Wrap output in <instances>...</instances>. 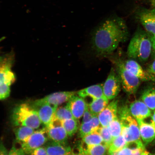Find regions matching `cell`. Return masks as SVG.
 I'll use <instances>...</instances> for the list:
<instances>
[{"label":"cell","instance_id":"obj_1","mask_svg":"<svg viewBox=\"0 0 155 155\" xmlns=\"http://www.w3.org/2000/svg\"><path fill=\"white\" fill-rule=\"evenodd\" d=\"M129 35L125 21L112 13L96 27L92 37V47L98 55L113 53L120 43L126 41Z\"/></svg>","mask_w":155,"mask_h":155},{"label":"cell","instance_id":"obj_2","mask_svg":"<svg viewBox=\"0 0 155 155\" xmlns=\"http://www.w3.org/2000/svg\"><path fill=\"white\" fill-rule=\"evenodd\" d=\"M152 50V36L139 27L128 46V57L140 62L145 63L148 61Z\"/></svg>","mask_w":155,"mask_h":155},{"label":"cell","instance_id":"obj_3","mask_svg":"<svg viewBox=\"0 0 155 155\" xmlns=\"http://www.w3.org/2000/svg\"><path fill=\"white\" fill-rule=\"evenodd\" d=\"M11 120L15 127L26 126L35 130L38 129L41 124L36 110L28 103L19 104L13 108Z\"/></svg>","mask_w":155,"mask_h":155},{"label":"cell","instance_id":"obj_4","mask_svg":"<svg viewBox=\"0 0 155 155\" xmlns=\"http://www.w3.org/2000/svg\"><path fill=\"white\" fill-rule=\"evenodd\" d=\"M117 116L121 124V135L127 143L142 140L138 123L131 115L129 108L126 106L118 108Z\"/></svg>","mask_w":155,"mask_h":155},{"label":"cell","instance_id":"obj_5","mask_svg":"<svg viewBox=\"0 0 155 155\" xmlns=\"http://www.w3.org/2000/svg\"><path fill=\"white\" fill-rule=\"evenodd\" d=\"M113 61L123 91L129 95L135 94L140 86L141 81L126 68L124 62L120 58Z\"/></svg>","mask_w":155,"mask_h":155},{"label":"cell","instance_id":"obj_6","mask_svg":"<svg viewBox=\"0 0 155 155\" xmlns=\"http://www.w3.org/2000/svg\"><path fill=\"white\" fill-rule=\"evenodd\" d=\"M14 61L13 52L2 55L0 58V85L6 84L11 86L15 82V75L12 71Z\"/></svg>","mask_w":155,"mask_h":155},{"label":"cell","instance_id":"obj_7","mask_svg":"<svg viewBox=\"0 0 155 155\" xmlns=\"http://www.w3.org/2000/svg\"><path fill=\"white\" fill-rule=\"evenodd\" d=\"M134 14L136 19L144 30L151 36H155V8L148 9L139 7L136 9Z\"/></svg>","mask_w":155,"mask_h":155},{"label":"cell","instance_id":"obj_8","mask_svg":"<svg viewBox=\"0 0 155 155\" xmlns=\"http://www.w3.org/2000/svg\"><path fill=\"white\" fill-rule=\"evenodd\" d=\"M74 91H63L53 93L44 97L34 101L30 104L34 108L38 107L45 104L54 106H59L67 103L74 96L76 95Z\"/></svg>","mask_w":155,"mask_h":155},{"label":"cell","instance_id":"obj_9","mask_svg":"<svg viewBox=\"0 0 155 155\" xmlns=\"http://www.w3.org/2000/svg\"><path fill=\"white\" fill-rule=\"evenodd\" d=\"M49 140L46 129L44 127L35 131L27 140L21 144V146L28 155L36 149L44 146Z\"/></svg>","mask_w":155,"mask_h":155},{"label":"cell","instance_id":"obj_10","mask_svg":"<svg viewBox=\"0 0 155 155\" xmlns=\"http://www.w3.org/2000/svg\"><path fill=\"white\" fill-rule=\"evenodd\" d=\"M121 87L119 75L116 69L112 68L103 87L104 96L108 100L114 99L120 91Z\"/></svg>","mask_w":155,"mask_h":155},{"label":"cell","instance_id":"obj_11","mask_svg":"<svg viewBox=\"0 0 155 155\" xmlns=\"http://www.w3.org/2000/svg\"><path fill=\"white\" fill-rule=\"evenodd\" d=\"M46 129L50 140L67 144L68 136L62 125V121L54 118L52 123Z\"/></svg>","mask_w":155,"mask_h":155},{"label":"cell","instance_id":"obj_12","mask_svg":"<svg viewBox=\"0 0 155 155\" xmlns=\"http://www.w3.org/2000/svg\"><path fill=\"white\" fill-rule=\"evenodd\" d=\"M137 121L141 140L145 146L152 142L155 139V124L153 120L152 116Z\"/></svg>","mask_w":155,"mask_h":155},{"label":"cell","instance_id":"obj_13","mask_svg":"<svg viewBox=\"0 0 155 155\" xmlns=\"http://www.w3.org/2000/svg\"><path fill=\"white\" fill-rule=\"evenodd\" d=\"M125 67L127 69L134 74L141 81L155 83V77L149 73L146 70L143 68L137 61L129 59L124 61Z\"/></svg>","mask_w":155,"mask_h":155},{"label":"cell","instance_id":"obj_14","mask_svg":"<svg viewBox=\"0 0 155 155\" xmlns=\"http://www.w3.org/2000/svg\"><path fill=\"white\" fill-rule=\"evenodd\" d=\"M117 100H114L98 116L102 127H107L117 117Z\"/></svg>","mask_w":155,"mask_h":155},{"label":"cell","instance_id":"obj_15","mask_svg":"<svg viewBox=\"0 0 155 155\" xmlns=\"http://www.w3.org/2000/svg\"><path fill=\"white\" fill-rule=\"evenodd\" d=\"M129 111L137 121L142 120L152 116L151 110L142 100H137L130 104Z\"/></svg>","mask_w":155,"mask_h":155},{"label":"cell","instance_id":"obj_16","mask_svg":"<svg viewBox=\"0 0 155 155\" xmlns=\"http://www.w3.org/2000/svg\"><path fill=\"white\" fill-rule=\"evenodd\" d=\"M58 106L45 104L35 108L37 111L39 118L41 124L47 127L53 121L55 112Z\"/></svg>","mask_w":155,"mask_h":155},{"label":"cell","instance_id":"obj_17","mask_svg":"<svg viewBox=\"0 0 155 155\" xmlns=\"http://www.w3.org/2000/svg\"><path fill=\"white\" fill-rule=\"evenodd\" d=\"M75 119L79 120L82 117L87 104L84 99L75 95L67 103Z\"/></svg>","mask_w":155,"mask_h":155},{"label":"cell","instance_id":"obj_18","mask_svg":"<svg viewBox=\"0 0 155 155\" xmlns=\"http://www.w3.org/2000/svg\"><path fill=\"white\" fill-rule=\"evenodd\" d=\"M48 155H71L72 150L67 144L50 140L45 145Z\"/></svg>","mask_w":155,"mask_h":155},{"label":"cell","instance_id":"obj_19","mask_svg":"<svg viewBox=\"0 0 155 155\" xmlns=\"http://www.w3.org/2000/svg\"><path fill=\"white\" fill-rule=\"evenodd\" d=\"M103 84H98L87 87L78 92V96L85 99L90 98L93 100L105 96L103 91Z\"/></svg>","mask_w":155,"mask_h":155},{"label":"cell","instance_id":"obj_20","mask_svg":"<svg viewBox=\"0 0 155 155\" xmlns=\"http://www.w3.org/2000/svg\"><path fill=\"white\" fill-rule=\"evenodd\" d=\"M101 127L98 116H95L90 121L81 124L79 129V137L82 138L85 136L98 131Z\"/></svg>","mask_w":155,"mask_h":155},{"label":"cell","instance_id":"obj_21","mask_svg":"<svg viewBox=\"0 0 155 155\" xmlns=\"http://www.w3.org/2000/svg\"><path fill=\"white\" fill-rule=\"evenodd\" d=\"M142 140L127 143V145L118 152V155H141L145 150Z\"/></svg>","mask_w":155,"mask_h":155},{"label":"cell","instance_id":"obj_22","mask_svg":"<svg viewBox=\"0 0 155 155\" xmlns=\"http://www.w3.org/2000/svg\"><path fill=\"white\" fill-rule=\"evenodd\" d=\"M108 98L105 96L93 100L88 104L89 109L94 116H98L106 107L109 102Z\"/></svg>","mask_w":155,"mask_h":155},{"label":"cell","instance_id":"obj_23","mask_svg":"<svg viewBox=\"0 0 155 155\" xmlns=\"http://www.w3.org/2000/svg\"><path fill=\"white\" fill-rule=\"evenodd\" d=\"M79 148L85 155H106L108 152V148L103 144L90 145L83 147L80 144Z\"/></svg>","mask_w":155,"mask_h":155},{"label":"cell","instance_id":"obj_24","mask_svg":"<svg viewBox=\"0 0 155 155\" xmlns=\"http://www.w3.org/2000/svg\"><path fill=\"white\" fill-rule=\"evenodd\" d=\"M35 131L32 128L26 126H19L14 129L15 139L17 142L21 143L26 141Z\"/></svg>","mask_w":155,"mask_h":155},{"label":"cell","instance_id":"obj_25","mask_svg":"<svg viewBox=\"0 0 155 155\" xmlns=\"http://www.w3.org/2000/svg\"><path fill=\"white\" fill-rule=\"evenodd\" d=\"M141 97V100L151 110L155 109V87H147L143 91Z\"/></svg>","mask_w":155,"mask_h":155},{"label":"cell","instance_id":"obj_26","mask_svg":"<svg viewBox=\"0 0 155 155\" xmlns=\"http://www.w3.org/2000/svg\"><path fill=\"white\" fill-rule=\"evenodd\" d=\"M103 144V139L98 131L90 134L82 138L80 144L83 147Z\"/></svg>","mask_w":155,"mask_h":155},{"label":"cell","instance_id":"obj_27","mask_svg":"<svg viewBox=\"0 0 155 155\" xmlns=\"http://www.w3.org/2000/svg\"><path fill=\"white\" fill-rule=\"evenodd\" d=\"M62 125L69 137H72L76 133L80 127L79 120L75 118L62 121Z\"/></svg>","mask_w":155,"mask_h":155},{"label":"cell","instance_id":"obj_28","mask_svg":"<svg viewBox=\"0 0 155 155\" xmlns=\"http://www.w3.org/2000/svg\"><path fill=\"white\" fill-rule=\"evenodd\" d=\"M54 119L61 121L74 118L67 104L64 106L58 107L55 112Z\"/></svg>","mask_w":155,"mask_h":155},{"label":"cell","instance_id":"obj_29","mask_svg":"<svg viewBox=\"0 0 155 155\" xmlns=\"http://www.w3.org/2000/svg\"><path fill=\"white\" fill-rule=\"evenodd\" d=\"M127 142L123 135L115 137L108 149V152H119L127 145Z\"/></svg>","mask_w":155,"mask_h":155},{"label":"cell","instance_id":"obj_30","mask_svg":"<svg viewBox=\"0 0 155 155\" xmlns=\"http://www.w3.org/2000/svg\"><path fill=\"white\" fill-rule=\"evenodd\" d=\"M107 127L114 138L121 135L122 125L118 116Z\"/></svg>","mask_w":155,"mask_h":155},{"label":"cell","instance_id":"obj_31","mask_svg":"<svg viewBox=\"0 0 155 155\" xmlns=\"http://www.w3.org/2000/svg\"><path fill=\"white\" fill-rule=\"evenodd\" d=\"M98 132L103 139V144L105 145L108 149L114 138L110 133L108 127L101 126L99 129Z\"/></svg>","mask_w":155,"mask_h":155},{"label":"cell","instance_id":"obj_32","mask_svg":"<svg viewBox=\"0 0 155 155\" xmlns=\"http://www.w3.org/2000/svg\"><path fill=\"white\" fill-rule=\"evenodd\" d=\"M10 86L6 84L0 85V100L5 99L10 96Z\"/></svg>","mask_w":155,"mask_h":155},{"label":"cell","instance_id":"obj_33","mask_svg":"<svg viewBox=\"0 0 155 155\" xmlns=\"http://www.w3.org/2000/svg\"><path fill=\"white\" fill-rule=\"evenodd\" d=\"M26 153L23 150L22 147H16L15 144L13 145L9 151L8 155H26Z\"/></svg>","mask_w":155,"mask_h":155},{"label":"cell","instance_id":"obj_34","mask_svg":"<svg viewBox=\"0 0 155 155\" xmlns=\"http://www.w3.org/2000/svg\"><path fill=\"white\" fill-rule=\"evenodd\" d=\"M94 115L89 109L88 104L83 114L82 123H86L91 120L94 117Z\"/></svg>","mask_w":155,"mask_h":155},{"label":"cell","instance_id":"obj_35","mask_svg":"<svg viewBox=\"0 0 155 155\" xmlns=\"http://www.w3.org/2000/svg\"><path fill=\"white\" fill-rule=\"evenodd\" d=\"M28 155H48V154L44 146L36 149Z\"/></svg>","mask_w":155,"mask_h":155},{"label":"cell","instance_id":"obj_36","mask_svg":"<svg viewBox=\"0 0 155 155\" xmlns=\"http://www.w3.org/2000/svg\"><path fill=\"white\" fill-rule=\"evenodd\" d=\"M146 70L155 77V58L147 67Z\"/></svg>","mask_w":155,"mask_h":155},{"label":"cell","instance_id":"obj_37","mask_svg":"<svg viewBox=\"0 0 155 155\" xmlns=\"http://www.w3.org/2000/svg\"><path fill=\"white\" fill-rule=\"evenodd\" d=\"M8 152L3 142L0 141V155H8Z\"/></svg>","mask_w":155,"mask_h":155},{"label":"cell","instance_id":"obj_38","mask_svg":"<svg viewBox=\"0 0 155 155\" xmlns=\"http://www.w3.org/2000/svg\"><path fill=\"white\" fill-rule=\"evenodd\" d=\"M76 150H72V153L71 155H85L82 152L78 147H77Z\"/></svg>","mask_w":155,"mask_h":155},{"label":"cell","instance_id":"obj_39","mask_svg":"<svg viewBox=\"0 0 155 155\" xmlns=\"http://www.w3.org/2000/svg\"><path fill=\"white\" fill-rule=\"evenodd\" d=\"M153 50L155 53V36H152Z\"/></svg>","mask_w":155,"mask_h":155},{"label":"cell","instance_id":"obj_40","mask_svg":"<svg viewBox=\"0 0 155 155\" xmlns=\"http://www.w3.org/2000/svg\"><path fill=\"white\" fill-rule=\"evenodd\" d=\"M141 155H153V154H151V153L146 150H145L141 153Z\"/></svg>","mask_w":155,"mask_h":155},{"label":"cell","instance_id":"obj_41","mask_svg":"<svg viewBox=\"0 0 155 155\" xmlns=\"http://www.w3.org/2000/svg\"><path fill=\"white\" fill-rule=\"evenodd\" d=\"M153 112H152V117L153 121L154 123L155 124V109L153 110Z\"/></svg>","mask_w":155,"mask_h":155},{"label":"cell","instance_id":"obj_42","mask_svg":"<svg viewBox=\"0 0 155 155\" xmlns=\"http://www.w3.org/2000/svg\"><path fill=\"white\" fill-rule=\"evenodd\" d=\"M150 2L152 6L155 8V0H150Z\"/></svg>","mask_w":155,"mask_h":155},{"label":"cell","instance_id":"obj_43","mask_svg":"<svg viewBox=\"0 0 155 155\" xmlns=\"http://www.w3.org/2000/svg\"><path fill=\"white\" fill-rule=\"evenodd\" d=\"M118 152H108V155H118Z\"/></svg>","mask_w":155,"mask_h":155},{"label":"cell","instance_id":"obj_44","mask_svg":"<svg viewBox=\"0 0 155 155\" xmlns=\"http://www.w3.org/2000/svg\"><path fill=\"white\" fill-rule=\"evenodd\" d=\"M5 38H4V37H3V38H0V42H1Z\"/></svg>","mask_w":155,"mask_h":155},{"label":"cell","instance_id":"obj_45","mask_svg":"<svg viewBox=\"0 0 155 155\" xmlns=\"http://www.w3.org/2000/svg\"><path fill=\"white\" fill-rule=\"evenodd\" d=\"M152 144L153 145H155V139H154V140L152 142Z\"/></svg>","mask_w":155,"mask_h":155},{"label":"cell","instance_id":"obj_46","mask_svg":"<svg viewBox=\"0 0 155 155\" xmlns=\"http://www.w3.org/2000/svg\"><path fill=\"white\" fill-rule=\"evenodd\" d=\"M1 56H2V55H0V58H1Z\"/></svg>","mask_w":155,"mask_h":155},{"label":"cell","instance_id":"obj_47","mask_svg":"<svg viewBox=\"0 0 155 155\" xmlns=\"http://www.w3.org/2000/svg\"><path fill=\"white\" fill-rule=\"evenodd\" d=\"M153 155H155V154H153Z\"/></svg>","mask_w":155,"mask_h":155}]
</instances>
